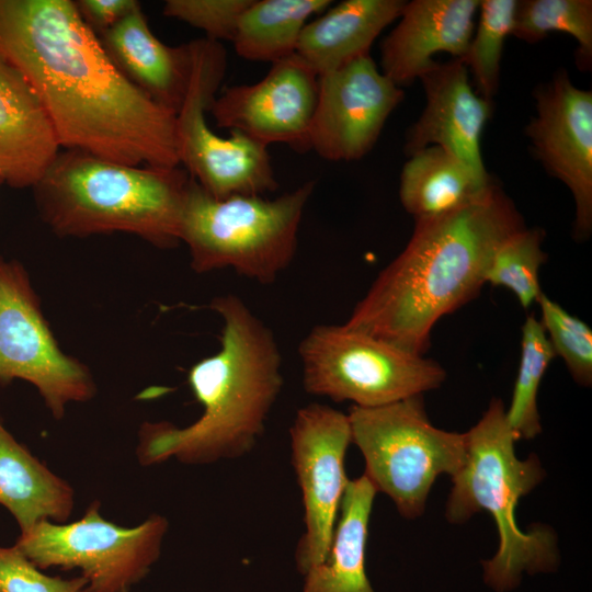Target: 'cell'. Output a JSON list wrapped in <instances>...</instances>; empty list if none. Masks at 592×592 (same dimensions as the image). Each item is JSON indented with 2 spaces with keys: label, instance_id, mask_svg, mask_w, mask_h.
Listing matches in <instances>:
<instances>
[{
  "label": "cell",
  "instance_id": "1",
  "mask_svg": "<svg viewBox=\"0 0 592 592\" xmlns=\"http://www.w3.org/2000/svg\"><path fill=\"white\" fill-rule=\"evenodd\" d=\"M0 59L44 107L60 147L129 166L175 168V113L112 62L75 1L0 0Z\"/></svg>",
  "mask_w": 592,
  "mask_h": 592
},
{
  "label": "cell",
  "instance_id": "2",
  "mask_svg": "<svg viewBox=\"0 0 592 592\" xmlns=\"http://www.w3.org/2000/svg\"><path fill=\"white\" fill-rule=\"evenodd\" d=\"M525 227L514 203L493 182L453 210L415 218L405 249L344 323L423 355L434 325L478 295L494 251Z\"/></svg>",
  "mask_w": 592,
  "mask_h": 592
},
{
  "label": "cell",
  "instance_id": "3",
  "mask_svg": "<svg viewBox=\"0 0 592 592\" xmlns=\"http://www.w3.org/2000/svg\"><path fill=\"white\" fill-rule=\"evenodd\" d=\"M221 321L219 350L195 363L187 383L203 407L186 426L145 421L136 458L149 467L171 458L209 465L251 453L283 387L282 355L271 329L237 295L209 305Z\"/></svg>",
  "mask_w": 592,
  "mask_h": 592
},
{
  "label": "cell",
  "instance_id": "4",
  "mask_svg": "<svg viewBox=\"0 0 592 592\" xmlns=\"http://www.w3.org/2000/svg\"><path fill=\"white\" fill-rule=\"evenodd\" d=\"M189 179L179 167L129 166L65 149L32 189L39 216L58 236L126 232L173 248Z\"/></svg>",
  "mask_w": 592,
  "mask_h": 592
},
{
  "label": "cell",
  "instance_id": "5",
  "mask_svg": "<svg viewBox=\"0 0 592 592\" xmlns=\"http://www.w3.org/2000/svg\"><path fill=\"white\" fill-rule=\"evenodd\" d=\"M465 434L467 458L452 477L445 516L458 524L481 510L491 514L499 548L491 559L482 561L483 579L496 591L504 592L519 584L523 571H551L558 562L553 531L536 525L523 532L515 520L520 499L543 480L544 470L536 455L527 459L515 455L517 440L501 399H492L482 418Z\"/></svg>",
  "mask_w": 592,
  "mask_h": 592
},
{
  "label": "cell",
  "instance_id": "6",
  "mask_svg": "<svg viewBox=\"0 0 592 592\" xmlns=\"http://www.w3.org/2000/svg\"><path fill=\"white\" fill-rule=\"evenodd\" d=\"M307 181L269 200L263 195L216 198L190 177L180 239L197 273L232 269L261 284L273 283L292 263L306 205L315 191Z\"/></svg>",
  "mask_w": 592,
  "mask_h": 592
},
{
  "label": "cell",
  "instance_id": "7",
  "mask_svg": "<svg viewBox=\"0 0 592 592\" xmlns=\"http://www.w3.org/2000/svg\"><path fill=\"white\" fill-rule=\"evenodd\" d=\"M351 441L365 462L364 476L407 519L420 516L432 485L465 465V433L434 426L421 396L375 408L352 406Z\"/></svg>",
  "mask_w": 592,
  "mask_h": 592
},
{
  "label": "cell",
  "instance_id": "8",
  "mask_svg": "<svg viewBox=\"0 0 592 592\" xmlns=\"http://www.w3.org/2000/svg\"><path fill=\"white\" fill-rule=\"evenodd\" d=\"M309 395L375 408L435 389L446 378L435 361L343 325L315 326L298 346Z\"/></svg>",
  "mask_w": 592,
  "mask_h": 592
},
{
  "label": "cell",
  "instance_id": "9",
  "mask_svg": "<svg viewBox=\"0 0 592 592\" xmlns=\"http://www.w3.org/2000/svg\"><path fill=\"white\" fill-rule=\"evenodd\" d=\"M191 72L184 100L175 114L179 163L216 198L263 195L277 187L267 147L241 133L219 136L208 126L209 110L225 77L227 54L208 37L189 42Z\"/></svg>",
  "mask_w": 592,
  "mask_h": 592
},
{
  "label": "cell",
  "instance_id": "10",
  "mask_svg": "<svg viewBox=\"0 0 592 592\" xmlns=\"http://www.w3.org/2000/svg\"><path fill=\"white\" fill-rule=\"evenodd\" d=\"M100 506L93 501L73 522L39 521L14 546L41 570L78 569L89 592H130L158 561L169 521L153 513L126 527L106 520Z\"/></svg>",
  "mask_w": 592,
  "mask_h": 592
},
{
  "label": "cell",
  "instance_id": "11",
  "mask_svg": "<svg viewBox=\"0 0 592 592\" xmlns=\"http://www.w3.org/2000/svg\"><path fill=\"white\" fill-rule=\"evenodd\" d=\"M14 379L32 384L56 420L96 394L89 368L60 349L24 266L0 255V384Z\"/></svg>",
  "mask_w": 592,
  "mask_h": 592
},
{
  "label": "cell",
  "instance_id": "12",
  "mask_svg": "<svg viewBox=\"0 0 592 592\" xmlns=\"http://www.w3.org/2000/svg\"><path fill=\"white\" fill-rule=\"evenodd\" d=\"M292 465L301 492L305 531L295 553L304 574L329 554L349 479L344 459L351 441L348 414L327 405L300 408L289 428Z\"/></svg>",
  "mask_w": 592,
  "mask_h": 592
},
{
  "label": "cell",
  "instance_id": "13",
  "mask_svg": "<svg viewBox=\"0 0 592 592\" xmlns=\"http://www.w3.org/2000/svg\"><path fill=\"white\" fill-rule=\"evenodd\" d=\"M403 95L371 55L320 75L310 150L329 161L361 159L373 148Z\"/></svg>",
  "mask_w": 592,
  "mask_h": 592
},
{
  "label": "cell",
  "instance_id": "14",
  "mask_svg": "<svg viewBox=\"0 0 592 592\" xmlns=\"http://www.w3.org/2000/svg\"><path fill=\"white\" fill-rule=\"evenodd\" d=\"M318 78L295 53L273 62L260 81L226 88L208 111L221 128L266 147L280 143L305 152L310 150Z\"/></svg>",
  "mask_w": 592,
  "mask_h": 592
},
{
  "label": "cell",
  "instance_id": "15",
  "mask_svg": "<svg viewBox=\"0 0 592 592\" xmlns=\"http://www.w3.org/2000/svg\"><path fill=\"white\" fill-rule=\"evenodd\" d=\"M537 114L526 126L544 168L570 190L578 240L592 231V92L577 88L565 70L536 90Z\"/></svg>",
  "mask_w": 592,
  "mask_h": 592
},
{
  "label": "cell",
  "instance_id": "16",
  "mask_svg": "<svg viewBox=\"0 0 592 592\" xmlns=\"http://www.w3.org/2000/svg\"><path fill=\"white\" fill-rule=\"evenodd\" d=\"M426 104L409 128L405 151L411 156L426 147L439 146L488 179L480 150V138L491 115V101L474 91L468 68L462 58H452L420 77Z\"/></svg>",
  "mask_w": 592,
  "mask_h": 592
},
{
  "label": "cell",
  "instance_id": "17",
  "mask_svg": "<svg viewBox=\"0 0 592 592\" xmlns=\"http://www.w3.org/2000/svg\"><path fill=\"white\" fill-rule=\"evenodd\" d=\"M478 9V0L406 2L398 24L382 42V72L401 88L433 68L436 53L464 59Z\"/></svg>",
  "mask_w": 592,
  "mask_h": 592
},
{
  "label": "cell",
  "instance_id": "18",
  "mask_svg": "<svg viewBox=\"0 0 592 592\" xmlns=\"http://www.w3.org/2000/svg\"><path fill=\"white\" fill-rule=\"evenodd\" d=\"M60 150L25 79L0 59V184L33 187Z\"/></svg>",
  "mask_w": 592,
  "mask_h": 592
},
{
  "label": "cell",
  "instance_id": "19",
  "mask_svg": "<svg viewBox=\"0 0 592 592\" xmlns=\"http://www.w3.org/2000/svg\"><path fill=\"white\" fill-rule=\"evenodd\" d=\"M99 38L112 62L132 83L177 114L190 80L189 43H162L151 32L141 7Z\"/></svg>",
  "mask_w": 592,
  "mask_h": 592
},
{
  "label": "cell",
  "instance_id": "20",
  "mask_svg": "<svg viewBox=\"0 0 592 592\" xmlns=\"http://www.w3.org/2000/svg\"><path fill=\"white\" fill-rule=\"evenodd\" d=\"M406 1L344 0L304 26L296 54L318 75L369 55L382 31L399 19Z\"/></svg>",
  "mask_w": 592,
  "mask_h": 592
},
{
  "label": "cell",
  "instance_id": "21",
  "mask_svg": "<svg viewBox=\"0 0 592 592\" xmlns=\"http://www.w3.org/2000/svg\"><path fill=\"white\" fill-rule=\"evenodd\" d=\"M75 503L71 485L20 443L0 417V505L14 517L20 533L43 520L68 522Z\"/></svg>",
  "mask_w": 592,
  "mask_h": 592
},
{
  "label": "cell",
  "instance_id": "22",
  "mask_svg": "<svg viewBox=\"0 0 592 592\" xmlns=\"http://www.w3.org/2000/svg\"><path fill=\"white\" fill-rule=\"evenodd\" d=\"M376 493L364 475L348 481L328 557L304 573L303 592H375L365 572V551Z\"/></svg>",
  "mask_w": 592,
  "mask_h": 592
},
{
  "label": "cell",
  "instance_id": "23",
  "mask_svg": "<svg viewBox=\"0 0 592 592\" xmlns=\"http://www.w3.org/2000/svg\"><path fill=\"white\" fill-rule=\"evenodd\" d=\"M492 183L439 146L410 156L402 168L399 196L414 218L453 210L480 195Z\"/></svg>",
  "mask_w": 592,
  "mask_h": 592
},
{
  "label": "cell",
  "instance_id": "24",
  "mask_svg": "<svg viewBox=\"0 0 592 592\" xmlns=\"http://www.w3.org/2000/svg\"><path fill=\"white\" fill-rule=\"evenodd\" d=\"M330 0H252L242 12L232 44L251 61L276 62L295 54L308 19L326 11Z\"/></svg>",
  "mask_w": 592,
  "mask_h": 592
},
{
  "label": "cell",
  "instance_id": "25",
  "mask_svg": "<svg viewBox=\"0 0 592 592\" xmlns=\"http://www.w3.org/2000/svg\"><path fill=\"white\" fill-rule=\"evenodd\" d=\"M550 32L571 35L578 43L577 65L588 70L592 65L591 0L517 1L512 35L536 43Z\"/></svg>",
  "mask_w": 592,
  "mask_h": 592
},
{
  "label": "cell",
  "instance_id": "26",
  "mask_svg": "<svg viewBox=\"0 0 592 592\" xmlns=\"http://www.w3.org/2000/svg\"><path fill=\"white\" fill-rule=\"evenodd\" d=\"M556 357L540 321L528 316L522 327L521 358L506 420L516 440L533 439L542 431L537 408L540 382Z\"/></svg>",
  "mask_w": 592,
  "mask_h": 592
},
{
  "label": "cell",
  "instance_id": "27",
  "mask_svg": "<svg viewBox=\"0 0 592 592\" xmlns=\"http://www.w3.org/2000/svg\"><path fill=\"white\" fill-rule=\"evenodd\" d=\"M516 0L479 1V18L464 61L476 93L491 101L497 93L505 38L512 33Z\"/></svg>",
  "mask_w": 592,
  "mask_h": 592
},
{
  "label": "cell",
  "instance_id": "28",
  "mask_svg": "<svg viewBox=\"0 0 592 592\" xmlns=\"http://www.w3.org/2000/svg\"><path fill=\"white\" fill-rule=\"evenodd\" d=\"M543 238L539 228L516 231L494 251L485 276L486 283L510 289L525 309L543 294L539 269L547 259L542 249Z\"/></svg>",
  "mask_w": 592,
  "mask_h": 592
},
{
  "label": "cell",
  "instance_id": "29",
  "mask_svg": "<svg viewBox=\"0 0 592 592\" xmlns=\"http://www.w3.org/2000/svg\"><path fill=\"white\" fill-rule=\"evenodd\" d=\"M546 335L555 351L581 386L592 384V330L581 319L565 310L544 293L538 299Z\"/></svg>",
  "mask_w": 592,
  "mask_h": 592
},
{
  "label": "cell",
  "instance_id": "30",
  "mask_svg": "<svg viewBox=\"0 0 592 592\" xmlns=\"http://www.w3.org/2000/svg\"><path fill=\"white\" fill-rule=\"evenodd\" d=\"M252 0H167L166 16L183 21L220 42L232 41L238 21Z\"/></svg>",
  "mask_w": 592,
  "mask_h": 592
},
{
  "label": "cell",
  "instance_id": "31",
  "mask_svg": "<svg viewBox=\"0 0 592 592\" xmlns=\"http://www.w3.org/2000/svg\"><path fill=\"white\" fill-rule=\"evenodd\" d=\"M0 592H89L82 576H48L21 550L0 545Z\"/></svg>",
  "mask_w": 592,
  "mask_h": 592
},
{
  "label": "cell",
  "instance_id": "32",
  "mask_svg": "<svg viewBox=\"0 0 592 592\" xmlns=\"http://www.w3.org/2000/svg\"><path fill=\"white\" fill-rule=\"evenodd\" d=\"M75 3L83 22L101 35L140 8L137 0H79Z\"/></svg>",
  "mask_w": 592,
  "mask_h": 592
}]
</instances>
